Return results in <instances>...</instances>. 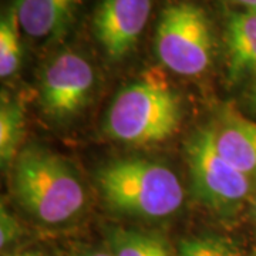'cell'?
Here are the masks:
<instances>
[{"label": "cell", "instance_id": "obj_1", "mask_svg": "<svg viewBox=\"0 0 256 256\" xmlns=\"http://www.w3.org/2000/svg\"><path fill=\"white\" fill-rule=\"evenodd\" d=\"M14 200L30 218L44 226H64L80 220L88 206L82 175L68 160L42 146L18 151L10 168Z\"/></svg>", "mask_w": 256, "mask_h": 256}, {"label": "cell", "instance_id": "obj_2", "mask_svg": "<svg viewBox=\"0 0 256 256\" xmlns=\"http://www.w3.org/2000/svg\"><path fill=\"white\" fill-rule=\"evenodd\" d=\"M96 182L107 208L140 220H166L182 208L185 198L180 176L168 165L141 156L102 165Z\"/></svg>", "mask_w": 256, "mask_h": 256}, {"label": "cell", "instance_id": "obj_3", "mask_svg": "<svg viewBox=\"0 0 256 256\" xmlns=\"http://www.w3.org/2000/svg\"><path fill=\"white\" fill-rule=\"evenodd\" d=\"M182 121L181 96L156 73L121 88L104 116L102 131L128 146H154L178 131Z\"/></svg>", "mask_w": 256, "mask_h": 256}, {"label": "cell", "instance_id": "obj_4", "mask_svg": "<svg viewBox=\"0 0 256 256\" xmlns=\"http://www.w3.org/2000/svg\"><path fill=\"white\" fill-rule=\"evenodd\" d=\"M214 33L205 10L191 2L166 6L158 20L156 52L172 73L196 77L210 68L214 57Z\"/></svg>", "mask_w": 256, "mask_h": 256}, {"label": "cell", "instance_id": "obj_5", "mask_svg": "<svg viewBox=\"0 0 256 256\" xmlns=\"http://www.w3.org/2000/svg\"><path fill=\"white\" fill-rule=\"evenodd\" d=\"M192 191L198 201L222 215L234 214L249 204L256 182L220 156L210 127L195 131L185 144Z\"/></svg>", "mask_w": 256, "mask_h": 256}, {"label": "cell", "instance_id": "obj_6", "mask_svg": "<svg viewBox=\"0 0 256 256\" xmlns=\"http://www.w3.org/2000/svg\"><path fill=\"white\" fill-rule=\"evenodd\" d=\"M96 73L92 63L72 50L56 54L46 64L40 78V107L50 120L67 122L92 101Z\"/></svg>", "mask_w": 256, "mask_h": 256}, {"label": "cell", "instance_id": "obj_7", "mask_svg": "<svg viewBox=\"0 0 256 256\" xmlns=\"http://www.w3.org/2000/svg\"><path fill=\"white\" fill-rule=\"evenodd\" d=\"M151 13V0H101L92 16V33L111 62L136 47Z\"/></svg>", "mask_w": 256, "mask_h": 256}, {"label": "cell", "instance_id": "obj_8", "mask_svg": "<svg viewBox=\"0 0 256 256\" xmlns=\"http://www.w3.org/2000/svg\"><path fill=\"white\" fill-rule=\"evenodd\" d=\"M210 127L220 156L256 182V121L226 106Z\"/></svg>", "mask_w": 256, "mask_h": 256}, {"label": "cell", "instance_id": "obj_9", "mask_svg": "<svg viewBox=\"0 0 256 256\" xmlns=\"http://www.w3.org/2000/svg\"><path fill=\"white\" fill-rule=\"evenodd\" d=\"M82 3L84 0H16L13 9L26 36L50 40L70 28Z\"/></svg>", "mask_w": 256, "mask_h": 256}, {"label": "cell", "instance_id": "obj_10", "mask_svg": "<svg viewBox=\"0 0 256 256\" xmlns=\"http://www.w3.org/2000/svg\"><path fill=\"white\" fill-rule=\"evenodd\" d=\"M226 64L230 82L256 74V14L230 13L226 22Z\"/></svg>", "mask_w": 256, "mask_h": 256}, {"label": "cell", "instance_id": "obj_11", "mask_svg": "<svg viewBox=\"0 0 256 256\" xmlns=\"http://www.w3.org/2000/svg\"><path fill=\"white\" fill-rule=\"evenodd\" d=\"M107 240L114 256H176L162 236L151 232L108 228Z\"/></svg>", "mask_w": 256, "mask_h": 256}, {"label": "cell", "instance_id": "obj_12", "mask_svg": "<svg viewBox=\"0 0 256 256\" xmlns=\"http://www.w3.org/2000/svg\"><path fill=\"white\" fill-rule=\"evenodd\" d=\"M24 130V108L18 98L2 97L0 104V161L2 170H10L18 154Z\"/></svg>", "mask_w": 256, "mask_h": 256}, {"label": "cell", "instance_id": "obj_13", "mask_svg": "<svg viewBox=\"0 0 256 256\" xmlns=\"http://www.w3.org/2000/svg\"><path fill=\"white\" fill-rule=\"evenodd\" d=\"M18 28V14L12 8L0 20V77L3 80L18 73L22 64Z\"/></svg>", "mask_w": 256, "mask_h": 256}, {"label": "cell", "instance_id": "obj_14", "mask_svg": "<svg viewBox=\"0 0 256 256\" xmlns=\"http://www.w3.org/2000/svg\"><path fill=\"white\" fill-rule=\"evenodd\" d=\"M176 256H244L240 248L232 239L204 234L182 239L176 249Z\"/></svg>", "mask_w": 256, "mask_h": 256}, {"label": "cell", "instance_id": "obj_15", "mask_svg": "<svg viewBox=\"0 0 256 256\" xmlns=\"http://www.w3.org/2000/svg\"><path fill=\"white\" fill-rule=\"evenodd\" d=\"M20 235H22V228H20L18 220L2 204V208H0V246H2V250H4V248L13 245L20 238Z\"/></svg>", "mask_w": 256, "mask_h": 256}, {"label": "cell", "instance_id": "obj_16", "mask_svg": "<svg viewBox=\"0 0 256 256\" xmlns=\"http://www.w3.org/2000/svg\"><path fill=\"white\" fill-rule=\"evenodd\" d=\"M246 102L248 107L256 112V74L250 78L249 87L246 90Z\"/></svg>", "mask_w": 256, "mask_h": 256}, {"label": "cell", "instance_id": "obj_17", "mask_svg": "<svg viewBox=\"0 0 256 256\" xmlns=\"http://www.w3.org/2000/svg\"><path fill=\"white\" fill-rule=\"evenodd\" d=\"M76 256H114L110 248H90L84 249Z\"/></svg>", "mask_w": 256, "mask_h": 256}, {"label": "cell", "instance_id": "obj_18", "mask_svg": "<svg viewBox=\"0 0 256 256\" xmlns=\"http://www.w3.org/2000/svg\"><path fill=\"white\" fill-rule=\"evenodd\" d=\"M232 2H235L236 4L242 6L245 9V12L256 14V0H232Z\"/></svg>", "mask_w": 256, "mask_h": 256}, {"label": "cell", "instance_id": "obj_19", "mask_svg": "<svg viewBox=\"0 0 256 256\" xmlns=\"http://www.w3.org/2000/svg\"><path fill=\"white\" fill-rule=\"evenodd\" d=\"M248 206H249V215H250L252 220L256 224V192L254 194V196L250 198V201H249V204H248Z\"/></svg>", "mask_w": 256, "mask_h": 256}, {"label": "cell", "instance_id": "obj_20", "mask_svg": "<svg viewBox=\"0 0 256 256\" xmlns=\"http://www.w3.org/2000/svg\"><path fill=\"white\" fill-rule=\"evenodd\" d=\"M3 256H44L43 254L37 252V250H23V252H16V254H8Z\"/></svg>", "mask_w": 256, "mask_h": 256}, {"label": "cell", "instance_id": "obj_21", "mask_svg": "<svg viewBox=\"0 0 256 256\" xmlns=\"http://www.w3.org/2000/svg\"><path fill=\"white\" fill-rule=\"evenodd\" d=\"M254 256H256V255H254Z\"/></svg>", "mask_w": 256, "mask_h": 256}]
</instances>
